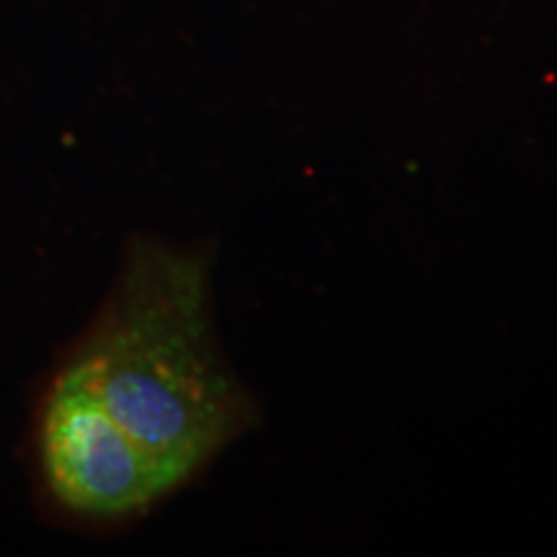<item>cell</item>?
<instances>
[{
	"label": "cell",
	"instance_id": "6da1fadb",
	"mask_svg": "<svg viewBox=\"0 0 557 557\" xmlns=\"http://www.w3.org/2000/svg\"><path fill=\"white\" fill-rule=\"evenodd\" d=\"M65 348L181 487L261 421L214 331L207 243L129 235L101 308Z\"/></svg>",
	"mask_w": 557,
	"mask_h": 557
},
{
	"label": "cell",
	"instance_id": "7a4b0ae2",
	"mask_svg": "<svg viewBox=\"0 0 557 557\" xmlns=\"http://www.w3.org/2000/svg\"><path fill=\"white\" fill-rule=\"evenodd\" d=\"M26 465L41 517L78 532L127 529L181 491L116 423L65 346L34 385Z\"/></svg>",
	"mask_w": 557,
	"mask_h": 557
}]
</instances>
